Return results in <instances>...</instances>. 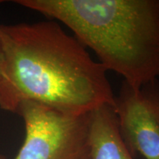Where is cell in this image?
Wrapping results in <instances>:
<instances>
[{
    "mask_svg": "<svg viewBox=\"0 0 159 159\" xmlns=\"http://www.w3.org/2000/svg\"><path fill=\"white\" fill-rule=\"evenodd\" d=\"M6 69L21 101L71 114L114 106L106 69L55 21L0 25Z\"/></svg>",
    "mask_w": 159,
    "mask_h": 159,
    "instance_id": "1",
    "label": "cell"
},
{
    "mask_svg": "<svg viewBox=\"0 0 159 159\" xmlns=\"http://www.w3.org/2000/svg\"><path fill=\"white\" fill-rule=\"evenodd\" d=\"M66 26L134 89L159 80V0H16Z\"/></svg>",
    "mask_w": 159,
    "mask_h": 159,
    "instance_id": "2",
    "label": "cell"
},
{
    "mask_svg": "<svg viewBox=\"0 0 159 159\" xmlns=\"http://www.w3.org/2000/svg\"><path fill=\"white\" fill-rule=\"evenodd\" d=\"M18 114L25 139L14 159H91L89 114H71L30 100Z\"/></svg>",
    "mask_w": 159,
    "mask_h": 159,
    "instance_id": "3",
    "label": "cell"
},
{
    "mask_svg": "<svg viewBox=\"0 0 159 159\" xmlns=\"http://www.w3.org/2000/svg\"><path fill=\"white\" fill-rule=\"evenodd\" d=\"M119 130L131 153L159 159V80L139 89L123 82L115 95Z\"/></svg>",
    "mask_w": 159,
    "mask_h": 159,
    "instance_id": "4",
    "label": "cell"
},
{
    "mask_svg": "<svg viewBox=\"0 0 159 159\" xmlns=\"http://www.w3.org/2000/svg\"><path fill=\"white\" fill-rule=\"evenodd\" d=\"M91 159H134L119 130L114 107L103 105L89 113Z\"/></svg>",
    "mask_w": 159,
    "mask_h": 159,
    "instance_id": "5",
    "label": "cell"
},
{
    "mask_svg": "<svg viewBox=\"0 0 159 159\" xmlns=\"http://www.w3.org/2000/svg\"><path fill=\"white\" fill-rule=\"evenodd\" d=\"M2 2L4 1L0 0V5ZM21 102V99L7 75L2 43L0 38V108L17 114Z\"/></svg>",
    "mask_w": 159,
    "mask_h": 159,
    "instance_id": "6",
    "label": "cell"
},
{
    "mask_svg": "<svg viewBox=\"0 0 159 159\" xmlns=\"http://www.w3.org/2000/svg\"><path fill=\"white\" fill-rule=\"evenodd\" d=\"M0 159H5V158H3V157H2V156H0Z\"/></svg>",
    "mask_w": 159,
    "mask_h": 159,
    "instance_id": "7",
    "label": "cell"
}]
</instances>
